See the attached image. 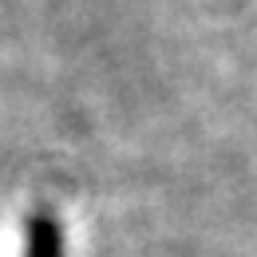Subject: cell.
<instances>
[{
    "label": "cell",
    "mask_w": 257,
    "mask_h": 257,
    "mask_svg": "<svg viewBox=\"0 0 257 257\" xmlns=\"http://www.w3.org/2000/svg\"><path fill=\"white\" fill-rule=\"evenodd\" d=\"M28 257H60V229L48 218H32L28 225Z\"/></svg>",
    "instance_id": "6da1fadb"
}]
</instances>
